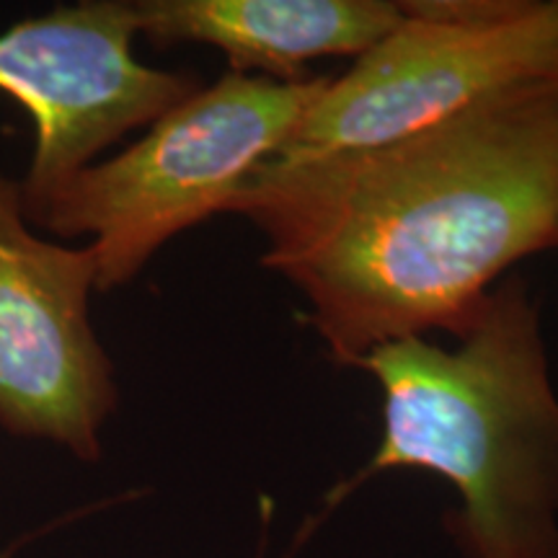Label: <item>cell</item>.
Here are the masks:
<instances>
[{"label":"cell","mask_w":558,"mask_h":558,"mask_svg":"<svg viewBox=\"0 0 558 558\" xmlns=\"http://www.w3.org/2000/svg\"><path fill=\"white\" fill-rule=\"evenodd\" d=\"M303 295L333 365L456 337L514 264L558 248V81L380 148L269 160L230 205Z\"/></svg>","instance_id":"cell-1"},{"label":"cell","mask_w":558,"mask_h":558,"mask_svg":"<svg viewBox=\"0 0 558 558\" xmlns=\"http://www.w3.org/2000/svg\"><path fill=\"white\" fill-rule=\"evenodd\" d=\"M452 339L390 341L354 365L380 388L383 435L316 525L369 478L429 471L458 494L460 556L558 558V393L525 277L501 279Z\"/></svg>","instance_id":"cell-2"},{"label":"cell","mask_w":558,"mask_h":558,"mask_svg":"<svg viewBox=\"0 0 558 558\" xmlns=\"http://www.w3.org/2000/svg\"><path fill=\"white\" fill-rule=\"evenodd\" d=\"M329 81L226 73L160 114L120 156L75 173L29 222L58 239L88 235L96 290L130 284L179 233L228 215Z\"/></svg>","instance_id":"cell-3"},{"label":"cell","mask_w":558,"mask_h":558,"mask_svg":"<svg viewBox=\"0 0 558 558\" xmlns=\"http://www.w3.org/2000/svg\"><path fill=\"white\" fill-rule=\"evenodd\" d=\"M403 21L311 104L271 160L380 148L558 81V0H399Z\"/></svg>","instance_id":"cell-4"},{"label":"cell","mask_w":558,"mask_h":558,"mask_svg":"<svg viewBox=\"0 0 558 558\" xmlns=\"http://www.w3.org/2000/svg\"><path fill=\"white\" fill-rule=\"evenodd\" d=\"M137 37L132 0L58 5L0 32V94L34 122L26 220L104 150L199 90L194 75L143 65Z\"/></svg>","instance_id":"cell-5"},{"label":"cell","mask_w":558,"mask_h":558,"mask_svg":"<svg viewBox=\"0 0 558 558\" xmlns=\"http://www.w3.org/2000/svg\"><path fill=\"white\" fill-rule=\"evenodd\" d=\"M90 246L39 239L21 181L0 169V427L99 460L120 403L114 367L90 324Z\"/></svg>","instance_id":"cell-6"},{"label":"cell","mask_w":558,"mask_h":558,"mask_svg":"<svg viewBox=\"0 0 558 558\" xmlns=\"http://www.w3.org/2000/svg\"><path fill=\"white\" fill-rule=\"evenodd\" d=\"M137 34L156 47L209 45L228 73L305 81L324 58L367 52L403 21L396 0H132Z\"/></svg>","instance_id":"cell-7"}]
</instances>
